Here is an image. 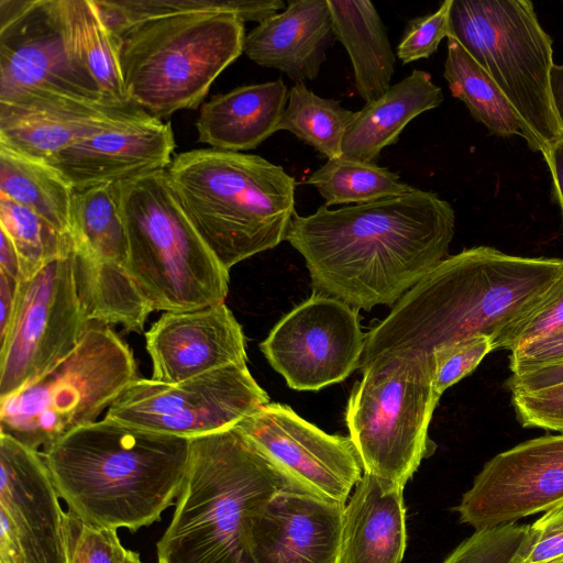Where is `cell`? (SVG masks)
<instances>
[{"label":"cell","mask_w":563,"mask_h":563,"mask_svg":"<svg viewBox=\"0 0 563 563\" xmlns=\"http://www.w3.org/2000/svg\"><path fill=\"white\" fill-rule=\"evenodd\" d=\"M455 212L438 195L400 196L295 212L286 241L305 258L313 294L360 310L395 305L446 258Z\"/></svg>","instance_id":"obj_1"},{"label":"cell","mask_w":563,"mask_h":563,"mask_svg":"<svg viewBox=\"0 0 563 563\" xmlns=\"http://www.w3.org/2000/svg\"><path fill=\"white\" fill-rule=\"evenodd\" d=\"M563 276V260L475 246L448 256L409 289L365 336L358 368L401 353L485 335L492 342Z\"/></svg>","instance_id":"obj_2"},{"label":"cell","mask_w":563,"mask_h":563,"mask_svg":"<svg viewBox=\"0 0 563 563\" xmlns=\"http://www.w3.org/2000/svg\"><path fill=\"white\" fill-rule=\"evenodd\" d=\"M190 440L104 418L42 452L59 497L87 523L136 531L177 499Z\"/></svg>","instance_id":"obj_3"},{"label":"cell","mask_w":563,"mask_h":563,"mask_svg":"<svg viewBox=\"0 0 563 563\" xmlns=\"http://www.w3.org/2000/svg\"><path fill=\"white\" fill-rule=\"evenodd\" d=\"M284 488L297 489L236 427L191 439L157 563H255L253 518Z\"/></svg>","instance_id":"obj_4"},{"label":"cell","mask_w":563,"mask_h":563,"mask_svg":"<svg viewBox=\"0 0 563 563\" xmlns=\"http://www.w3.org/2000/svg\"><path fill=\"white\" fill-rule=\"evenodd\" d=\"M166 170L185 213L228 271L286 240L296 180L282 166L200 148L177 154Z\"/></svg>","instance_id":"obj_5"},{"label":"cell","mask_w":563,"mask_h":563,"mask_svg":"<svg viewBox=\"0 0 563 563\" xmlns=\"http://www.w3.org/2000/svg\"><path fill=\"white\" fill-rule=\"evenodd\" d=\"M244 22L232 12L166 13L114 35L130 102L164 120L196 109L217 77L242 53Z\"/></svg>","instance_id":"obj_6"},{"label":"cell","mask_w":563,"mask_h":563,"mask_svg":"<svg viewBox=\"0 0 563 563\" xmlns=\"http://www.w3.org/2000/svg\"><path fill=\"white\" fill-rule=\"evenodd\" d=\"M126 272L154 310H195L224 302L229 271L185 213L166 169L121 183Z\"/></svg>","instance_id":"obj_7"},{"label":"cell","mask_w":563,"mask_h":563,"mask_svg":"<svg viewBox=\"0 0 563 563\" xmlns=\"http://www.w3.org/2000/svg\"><path fill=\"white\" fill-rule=\"evenodd\" d=\"M137 377L129 345L91 321L76 349L45 374L0 398V433L43 452L90 424Z\"/></svg>","instance_id":"obj_8"},{"label":"cell","mask_w":563,"mask_h":563,"mask_svg":"<svg viewBox=\"0 0 563 563\" xmlns=\"http://www.w3.org/2000/svg\"><path fill=\"white\" fill-rule=\"evenodd\" d=\"M361 371L345 409L350 438L363 472L405 487L435 448L428 435L440 399L431 357L383 356Z\"/></svg>","instance_id":"obj_9"},{"label":"cell","mask_w":563,"mask_h":563,"mask_svg":"<svg viewBox=\"0 0 563 563\" xmlns=\"http://www.w3.org/2000/svg\"><path fill=\"white\" fill-rule=\"evenodd\" d=\"M449 36L487 71L541 153L563 135L551 92L553 40L531 1L452 0Z\"/></svg>","instance_id":"obj_10"},{"label":"cell","mask_w":563,"mask_h":563,"mask_svg":"<svg viewBox=\"0 0 563 563\" xmlns=\"http://www.w3.org/2000/svg\"><path fill=\"white\" fill-rule=\"evenodd\" d=\"M89 324L78 291L73 245L19 282L12 318L0 338V398L67 357Z\"/></svg>","instance_id":"obj_11"},{"label":"cell","mask_w":563,"mask_h":563,"mask_svg":"<svg viewBox=\"0 0 563 563\" xmlns=\"http://www.w3.org/2000/svg\"><path fill=\"white\" fill-rule=\"evenodd\" d=\"M268 402L246 364H236L177 384L136 378L111 404L106 418L195 439L231 429Z\"/></svg>","instance_id":"obj_12"},{"label":"cell","mask_w":563,"mask_h":563,"mask_svg":"<svg viewBox=\"0 0 563 563\" xmlns=\"http://www.w3.org/2000/svg\"><path fill=\"white\" fill-rule=\"evenodd\" d=\"M23 95L113 106L71 47L64 0H0V100Z\"/></svg>","instance_id":"obj_13"},{"label":"cell","mask_w":563,"mask_h":563,"mask_svg":"<svg viewBox=\"0 0 563 563\" xmlns=\"http://www.w3.org/2000/svg\"><path fill=\"white\" fill-rule=\"evenodd\" d=\"M365 336L358 310L312 294L275 324L260 349L290 388L319 390L358 368Z\"/></svg>","instance_id":"obj_14"},{"label":"cell","mask_w":563,"mask_h":563,"mask_svg":"<svg viewBox=\"0 0 563 563\" xmlns=\"http://www.w3.org/2000/svg\"><path fill=\"white\" fill-rule=\"evenodd\" d=\"M235 427L298 490L345 506L363 476L350 437L322 431L287 405L268 402Z\"/></svg>","instance_id":"obj_15"},{"label":"cell","mask_w":563,"mask_h":563,"mask_svg":"<svg viewBox=\"0 0 563 563\" xmlns=\"http://www.w3.org/2000/svg\"><path fill=\"white\" fill-rule=\"evenodd\" d=\"M563 503V433L534 438L487 461L455 511L476 530L545 512Z\"/></svg>","instance_id":"obj_16"},{"label":"cell","mask_w":563,"mask_h":563,"mask_svg":"<svg viewBox=\"0 0 563 563\" xmlns=\"http://www.w3.org/2000/svg\"><path fill=\"white\" fill-rule=\"evenodd\" d=\"M174 150L170 123L130 104L99 120L49 166L79 190L167 169Z\"/></svg>","instance_id":"obj_17"},{"label":"cell","mask_w":563,"mask_h":563,"mask_svg":"<svg viewBox=\"0 0 563 563\" xmlns=\"http://www.w3.org/2000/svg\"><path fill=\"white\" fill-rule=\"evenodd\" d=\"M0 532L21 563H66L64 510L43 454L0 433Z\"/></svg>","instance_id":"obj_18"},{"label":"cell","mask_w":563,"mask_h":563,"mask_svg":"<svg viewBox=\"0 0 563 563\" xmlns=\"http://www.w3.org/2000/svg\"><path fill=\"white\" fill-rule=\"evenodd\" d=\"M145 340L152 379L161 383L177 384L247 361L242 327L224 302L164 312Z\"/></svg>","instance_id":"obj_19"},{"label":"cell","mask_w":563,"mask_h":563,"mask_svg":"<svg viewBox=\"0 0 563 563\" xmlns=\"http://www.w3.org/2000/svg\"><path fill=\"white\" fill-rule=\"evenodd\" d=\"M345 506L294 488L279 490L254 516L255 563H339Z\"/></svg>","instance_id":"obj_20"},{"label":"cell","mask_w":563,"mask_h":563,"mask_svg":"<svg viewBox=\"0 0 563 563\" xmlns=\"http://www.w3.org/2000/svg\"><path fill=\"white\" fill-rule=\"evenodd\" d=\"M117 106L53 96L0 100V146L49 165Z\"/></svg>","instance_id":"obj_21"},{"label":"cell","mask_w":563,"mask_h":563,"mask_svg":"<svg viewBox=\"0 0 563 563\" xmlns=\"http://www.w3.org/2000/svg\"><path fill=\"white\" fill-rule=\"evenodd\" d=\"M333 38L328 0H291L245 35L243 53L303 82L317 78Z\"/></svg>","instance_id":"obj_22"},{"label":"cell","mask_w":563,"mask_h":563,"mask_svg":"<svg viewBox=\"0 0 563 563\" xmlns=\"http://www.w3.org/2000/svg\"><path fill=\"white\" fill-rule=\"evenodd\" d=\"M402 492L363 472L344 508L339 563H401L407 547Z\"/></svg>","instance_id":"obj_23"},{"label":"cell","mask_w":563,"mask_h":563,"mask_svg":"<svg viewBox=\"0 0 563 563\" xmlns=\"http://www.w3.org/2000/svg\"><path fill=\"white\" fill-rule=\"evenodd\" d=\"M288 93L285 82L277 79L213 96L200 109L198 141L229 152L257 147L277 132Z\"/></svg>","instance_id":"obj_24"},{"label":"cell","mask_w":563,"mask_h":563,"mask_svg":"<svg viewBox=\"0 0 563 563\" xmlns=\"http://www.w3.org/2000/svg\"><path fill=\"white\" fill-rule=\"evenodd\" d=\"M442 89L428 71L413 69L382 97L355 112L342 152L350 157L376 163L382 151L398 141L404 128L419 114L443 102Z\"/></svg>","instance_id":"obj_25"},{"label":"cell","mask_w":563,"mask_h":563,"mask_svg":"<svg viewBox=\"0 0 563 563\" xmlns=\"http://www.w3.org/2000/svg\"><path fill=\"white\" fill-rule=\"evenodd\" d=\"M334 37L345 47L354 71L356 91L365 103L390 87L396 57L385 25L368 0H328Z\"/></svg>","instance_id":"obj_26"},{"label":"cell","mask_w":563,"mask_h":563,"mask_svg":"<svg viewBox=\"0 0 563 563\" xmlns=\"http://www.w3.org/2000/svg\"><path fill=\"white\" fill-rule=\"evenodd\" d=\"M446 38L443 76L452 96L466 106L473 119L483 124L489 134L520 136L530 151L541 153L538 141L487 71L455 38Z\"/></svg>","instance_id":"obj_27"},{"label":"cell","mask_w":563,"mask_h":563,"mask_svg":"<svg viewBox=\"0 0 563 563\" xmlns=\"http://www.w3.org/2000/svg\"><path fill=\"white\" fill-rule=\"evenodd\" d=\"M71 212L75 255L91 264L126 268L129 250L121 183L75 190Z\"/></svg>","instance_id":"obj_28"},{"label":"cell","mask_w":563,"mask_h":563,"mask_svg":"<svg viewBox=\"0 0 563 563\" xmlns=\"http://www.w3.org/2000/svg\"><path fill=\"white\" fill-rule=\"evenodd\" d=\"M74 192L52 166L0 146V198L29 208L70 235Z\"/></svg>","instance_id":"obj_29"},{"label":"cell","mask_w":563,"mask_h":563,"mask_svg":"<svg viewBox=\"0 0 563 563\" xmlns=\"http://www.w3.org/2000/svg\"><path fill=\"white\" fill-rule=\"evenodd\" d=\"M64 12L71 47L106 100L118 107L132 104L123 84L119 41L95 0H64Z\"/></svg>","instance_id":"obj_30"},{"label":"cell","mask_w":563,"mask_h":563,"mask_svg":"<svg viewBox=\"0 0 563 563\" xmlns=\"http://www.w3.org/2000/svg\"><path fill=\"white\" fill-rule=\"evenodd\" d=\"M306 183L319 191L327 207L368 203L413 189L388 168L344 154L328 159Z\"/></svg>","instance_id":"obj_31"},{"label":"cell","mask_w":563,"mask_h":563,"mask_svg":"<svg viewBox=\"0 0 563 563\" xmlns=\"http://www.w3.org/2000/svg\"><path fill=\"white\" fill-rule=\"evenodd\" d=\"M355 112L295 82L277 131H287L328 159L343 154L342 144Z\"/></svg>","instance_id":"obj_32"},{"label":"cell","mask_w":563,"mask_h":563,"mask_svg":"<svg viewBox=\"0 0 563 563\" xmlns=\"http://www.w3.org/2000/svg\"><path fill=\"white\" fill-rule=\"evenodd\" d=\"M110 31L118 35L130 25L166 14L190 11H227L243 22L262 23L286 8L282 0H95Z\"/></svg>","instance_id":"obj_33"},{"label":"cell","mask_w":563,"mask_h":563,"mask_svg":"<svg viewBox=\"0 0 563 563\" xmlns=\"http://www.w3.org/2000/svg\"><path fill=\"white\" fill-rule=\"evenodd\" d=\"M0 229L12 240L20 260V279L36 274L52 260L73 247L71 235L56 230L41 216L0 198Z\"/></svg>","instance_id":"obj_34"},{"label":"cell","mask_w":563,"mask_h":563,"mask_svg":"<svg viewBox=\"0 0 563 563\" xmlns=\"http://www.w3.org/2000/svg\"><path fill=\"white\" fill-rule=\"evenodd\" d=\"M530 542V525L507 523L476 530L443 563H520Z\"/></svg>","instance_id":"obj_35"},{"label":"cell","mask_w":563,"mask_h":563,"mask_svg":"<svg viewBox=\"0 0 563 563\" xmlns=\"http://www.w3.org/2000/svg\"><path fill=\"white\" fill-rule=\"evenodd\" d=\"M66 563H125L117 530L91 526L67 510L63 521Z\"/></svg>","instance_id":"obj_36"},{"label":"cell","mask_w":563,"mask_h":563,"mask_svg":"<svg viewBox=\"0 0 563 563\" xmlns=\"http://www.w3.org/2000/svg\"><path fill=\"white\" fill-rule=\"evenodd\" d=\"M563 329V276L543 295L538 303L494 341L493 349H516Z\"/></svg>","instance_id":"obj_37"},{"label":"cell","mask_w":563,"mask_h":563,"mask_svg":"<svg viewBox=\"0 0 563 563\" xmlns=\"http://www.w3.org/2000/svg\"><path fill=\"white\" fill-rule=\"evenodd\" d=\"M492 351V339L485 335L435 349L431 355L435 393L441 397L449 387L470 375Z\"/></svg>","instance_id":"obj_38"},{"label":"cell","mask_w":563,"mask_h":563,"mask_svg":"<svg viewBox=\"0 0 563 563\" xmlns=\"http://www.w3.org/2000/svg\"><path fill=\"white\" fill-rule=\"evenodd\" d=\"M451 2L445 0L435 12L408 22L397 46V56L402 64L430 57L441 41L449 36Z\"/></svg>","instance_id":"obj_39"},{"label":"cell","mask_w":563,"mask_h":563,"mask_svg":"<svg viewBox=\"0 0 563 563\" xmlns=\"http://www.w3.org/2000/svg\"><path fill=\"white\" fill-rule=\"evenodd\" d=\"M511 405L523 428L563 433V384L536 393L511 395Z\"/></svg>","instance_id":"obj_40"},{"label":"cell","mask_w":563,"mask_h":563,"mask_svg":"<svg viewBox=\"0 0 563 563\" xmlns=\"http://www.w3.org/2000/svg\"><path fill=\"white\" fill-rule=\"evenodd\" d=\"M563 560V503L530 525V542L520 563H554Z\"/></svg>","instance_id":"obj_41"},{"label":"cell","mask_w":563,"mask_h":563,"mask_svg":"<svg viewBox=\"0 0 563 563\" xmlns=\"http://www.w3.org/2000/svg\"><path fill=\"white\" fill-rule=\"evenodd\" d=\"M561 360H563V329L510 352L509 369L515 374Z\"/></svg>","instance_id":"obj_42"},{"label":"cell","mask_w":563,"mask_h":563,"mask_svg":"<svg viewBox=\"0 0 563 563\" xmlns=\"http://www.w3.org/2000/svg\"><path fill=\"white\" fill-rule=\"evenodd\" d=\"M563 384V360L511 374L505 385L511 395L530 394Z\"/></svg>","instance_id":"obj_43"},{"label":"cell","mask_w":563,"mask_h":563,"mask_svg":"<svg viewBox=\"0 0 563 563\" xmlns=\"http://www.w3.org/2000/svg\"><path fill=\"white\" fill-rule=\"evenodd\" d=\"M551 174V197L559 206L563 220V135L541 153Z\"/></svg>","instance_id":"obj_44"},{"label":"cell","mask_w":563,"mask_h":563,"mask_svg":"<svg viewBox=\"0 0 563 563\" xmlns=\"http://www.w3.org/2000/svg\"><path fill=\"white\" fill-rule=\"evenodd\" d=\"M19 282L0 272V338L4 334L12 318Z\"/></svg>","instance_id":"obj_45"},{"label":"cell","mask_w":563,"mask_h":563,"mask_svg":"<svg viewBox=\"0 0 563 563\" xmlns=\"http://www.w3.org/2000/svg\"><path fill=\"white\" fill-rule=\"evenodd\" d=\"M0 242V272L20 280V260L16 249L10 236L1 230Z\"/></svg>","instance_id":"obj_46"},{"label":"cell","mask_w":563,"mask_h":563,"mask_svg":"<svg viewBox=\"0 0 563 563\" xmlns=\"http://www.w3.org/2000/svg\"><path fill=\"white\" fill-rule=\"evenodd\" d=\"M551 92L555 112L563 129V64H554L551 70Z\"/></svg>","instance_id":"obj_47"},{"label":"cell","mask_w":563,"mask_h":563,"mask_svg":"<svg viewBox=\"0 0 563 563\" xmlns=\"http://www.w3.org/2000/svg\"><path fill=\"white\" fill-rule=\"evenodd\" d=\"M125 563H143L140 559V555L131 550H128Z\"/></svg>","instance_id":"obj_48"},{"label":"cell","mask_w":563,"mask_h":563,"mask_svg":"<svg viewBox=\"0 0 563 563\" xmlns=\"http://www.w3.org/2000/svg\"><path fill=\"white\" fill-rule=\"evenodd\" d=\"M559 563H563V560H561Z\"/></svg>","instance_id":"obj_49"},{"label":"cell","mask_w":563,"mask_h":563,"mask_svg":"<svg viewBox=\"0 0 563 563\" xmlns=\"http://www.w3.org/2000/svg\"><path fill=\"white\" fill-rule=\"evenodd\" d=\"M560 561H561V560H560ZM560 561H558V562H554V563H559Z\"/></svg>","instance_id":"obj_50"}]
</instances>
